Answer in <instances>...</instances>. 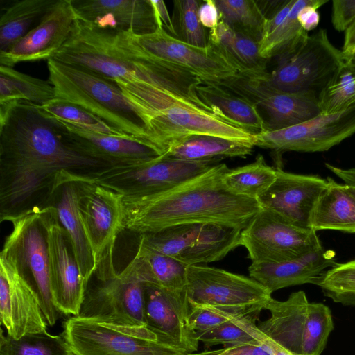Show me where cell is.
<instances>
[{"mask_svg":"<svg viewBox=\"0 0 355 355\" xmlns=\"http://www.w3.org/2000/svg\"><path fill=\"white\" fill-rule=\"evenodd\" d=\"M110 166L78 152L61 123L19 101L0 123V219L33 207L57 173H89Z\"/></svg>","mask_w":355,"mask_h":355,"instance_id":"1","label":"cell"},{"mask_svg":"<svg viewBox=\"0 0 355 355\" xmlns=\"http://www.w3.org/2000/svg\"><path fill=\"white\" fill-rule=\"evenodd\" d=\"M200 82L186 71L164 64L150 82L115 81L141 121L152 147L161 156L193 135L254 146V135L225 121L200 98L197 92Z\"/></svg>","mask_w":355,"mask_h":355,"instance_id":"2","label":"cell"},{"mask_svg":"<svg viewBox=\"0 0 355 355\" xmlns=\"http://www.w3.org/2000/svg\"><path fill=\"white\" fill-rule=\"evenodd\" d=\"M230 168L217 164L166 191L122 196L124 229L138 234L184 223H217L243 230L261 208L255 199L236 195L223 182Z\"/></svg>","mask_w":355,"mask_h":355,"instance_id":"3","label":"cell"},{"mask_svg":"<svg viewBox=\"0 0 355 355\" xmlns=\"http://www.w3.org/2000/svg\"><path fill=\"white\" fill-rule=\"evenodd\" d=\"M53 59L114 82H150L162 65L137 53L123 32L101 29L77 17Z\"/></svg>","mask_w":355,"mask_h":355,"instance_id":"4","label":"cell"},{"mask_svg":"<svg viewBox=\"0 0 355 355\" xmlns=\"http://www.w3.org/2000/svg\"><path fill=\"white\" fill-rule=\"evenodd\" d=\"M47 67L54 88L52 101L78 105L125 137L152 147L141 121L115 82L53 58L47 60Z\"/></svg>","mask_w":355,"mask_h":355,"instance_id":"5","label":"cell"},{"mask_svg":"<svg viewBox=\"0 0 355 355\" xmlns=\"http://www.w3.org/2000/svg\"><path fill=\"white\" fill-rule=\"evenodd\" d=\"M265 309L270 316L257 327L266 336L295 355L321 354L334 329L329 306L309 302L306 293L298 291L284 301L272 297Z\"/></svg>","mask_w":355,"mask_h":355,"instance_id":"6","label":"cell"},{"mask_svg":"<svg viewBox=\"0 0 355 355\" xmlns=\"http://www.w3.org/2000/svg\"><path fill=\"white\" fill-rule=\"evenodd\" d=\"M275 58V68L266 75L270 85L287 92L313 94L318 98L345 64L343 51L332 44L322 28Z\"/></svg>","mask_w":355,"mask_h":355,"instance_id":"7","label":"cell"},{"mask_svg":"<svg viewBox=\"0 0 355 355\" xmlns=\"http://www.w3.org/2000/svg\"><path fill=\"white\" fill-rule=\"evenodd\" d=\"M61 335L75 355H187L163 343L147 324L124 326L71 316Z\"/></svg>","mask_w":355,"mask_h":355,"instance_id":"8","label":"cell"},{"mask_svg":"<svg viewBox=\"0 0 355 355\" xmlns=\"http://www.w3.org/2000/svg\"><path fill=\"white\" fill-rule=\"evenodd\" d=\"M3 221L10 222L12 230L6 237L0 254L10 259L34 286L47 324L53 326L62 313L55 307L51 294L46 231L41 207L35 205L6 217Z\"/></svg>","mask_w":355,"mask_h":355,"instance_id":"9","label":"cell"},{"mask_svg":"<svg viewBox=\"0 0 355 355\" xmlns=\"http://www.w3.org/2000/svg\"><path fill=\"white\" fill-rule=\"evenodd\" d=\"M190 306H209L239 316L258 317L271 293L251 277L204 265L187 267Z\"/></svg>","mask_w":355,"mask_h":355,"instance_id":"10","label":"cell"},{"mask_svg":"<svg viewBox=\"0 0 355 355\" xmlns=\"http://www.w3.org/2000/svg\"><path fill=\"white\" fill-rule=\"evenodd\" d=\"M219 160L186 161L159 156L86 173L93 182L123 196H147L172 189L205 173Z\"/></svg>","mask_w":355,"mask_h":355,"instance_id":"11","label":"cell"},{"mask_svg":"<svg viewBox=\"0 0 355 355\" xmlns=\"http://www.w3.org/2000/svg\"><path fill=\"white\" fill-rule=\"evenodd\" d=\"M125 34L130 46L144 57L186 71L202 83L223 86L239 76L210 43L206 47L196 46L171 35L161 27L146 35Z\"/></svg>","mask_w":355,"mask_h":355,"instance_id":"12","label":"cell"},{"mask_svg":"<svg viewBox=\"0 0 355 355\" xmlns=\"http://www.w3.org/2000/svg\"><path fill=\"white\" fill-rule=\"evenodd\" d=\"M85 175L80 214L94 258V275L105 281L119 273L114 266L113 252L117 236L124 230L122 195L93 182Z\"/></svg>","mask_w":355,"mask_h":355,"instance_id":"13","label":"cell"},{"mask_svg":"<svg viewBox=\"0 0 355 355\" xmlns=\"http://www.w3.org/2000/svg\"><path fill=\"white\" fill-rule=\"evenodd\" d=\"M240 245L246 248L252 263L289 261L322 248L315 231L295 225L265 208L241 230Z\"/></svg>","mask_w":355,"mask_h":355,"instance_id":"14","label":"cell"},{"mask_svg":"<svg viewBox=\"0 0 355 355\" xmlns=\"http://www.w3.org/2000/svg\"><path fill=\"white\" fill-rule=\"evenodd\" d=\"M145 284L128 266L112 279L89 283L78 317L124 326L146 325Z\"/></svg>","mask_w":355,"mask_h":355,"instance_id":"15","label":"cell"},{"mask_svg":"<svg viewBox=\"0 0 355 355\" xmlns=\"http://www.w3.org/2000/svg\"><path fill=\"white\" fill-rule=\"evenodd\" d=\"M46 231L49 274L53 303L64 315L78 316L87 286L69 234L52 208L39 205Z\"/></svg>","mask_w":355,"mask_h":355,"instance_id":"16","label":"cell"},{"mask_svg":"<svg viewBox=\"0 0 355 355\" xmlns=\"http://www.w3.org/2000/svg\"><path fill=\"white\" fill-rule=\"evenodd\" d=\"M354 133L355 105L284 129L265 130L254 135V146L278 153L324 152Z\"/></svg>","mask_w":355,"mask_h":355,"instance_id":"17","label":"cell"},{"mask_svg":"<svg viewBox=\"0 0 355 355\" xmlns=\"http://www.w3.org/2000/svg\"><path fill=\"white\" fill-rule=\"evenodd\" d=\"M267 73L257 76H239L223 85L252 101L259 111H263L266 130L289 128L321 114L317 96L278 89L267 82Z\"/></svg>","mask_w":355,"mask_h":355,"instance_id":"18","label":"cell"},{"mask_svg":"<svg viewBox=\"0 0 355 355\" xmlns=\"http://www.w3.org/2000/svg\"><path fill=\"white\" fill-rule=\"evenodd\" d=\"M0 322L7 336L19 339L46 331L38 293L9 258L0 254Z\"/></svg>","mask_w":355,"mask_h":355,"instance_id":"19","label":"cell"},{"mask_svg":"<svg viewBox=\"0 0 355 355\" xmlns=\"http://www.w3.org/2000/svg\"><path fill=\"white\" fill-rule=\"evenodd\" d=\"M86 178L85 173L62 170L50 183L41 206L49 207L69 236L87 286L96 270L92 250L86 236L79 209V202Z\"/></svg>","mask_w":355,"mask_h":355,"instance_id":"20","label":"cell"},{"mask_svg":"<svg viewBox=\"0 0 355 355\" xmlns=\"http://www.w3.org/2000/svg\"><path fill=\"white\" fill-rule=\"evenodd\" d=\"M76 19L71 0H58L40 22L7 51L0 52V65L53 58L68 40Z\"/></svg>","mask_w":355,"mask_h":355,"instance_id":"21","label":"cell"},{"mask_svg":"<svg viewBox=\"0 0 355 355\" xmlns=\"http://www.w3.org/2000/svg\"><path fill=\"white\" fill-rule=\"evenodd\" d=\"M327 179L318 175L297 174L277 168V177L258 198L261 208L270 209L291 223L311 229L315 206Z\"/></svg>","mask_w":355,"mask_h":355,"instance_id":"22","label":"cell"},{"mask_svg":"<svg viewBox=\"0 0 355 355\" xmlns=\"http://www.w3.org/2000/svg\"><path fill=\"white\" fill-rule=\"evenodd\" d=\"M76 17L99 28L146 35L157 22L150 0H71Z\"/></svg>","mask_w":355,"mask_h":355,"instance_id":"23","label":"cell"},{"mask_svg":"<svg viewBox=\"0 0 355 355\" xmlns=\"http://www.w3.org/2000/svg\"><path fill=\"white\" fill-rule=\"evenodd\" d=\"M60 123L66 139L78 152L110 166L161 156L152 147L134 138L94 132Z\"/></svg>","mask_w":355,"mask_h":355,"instance_id":"24","label":"cell"},{"mask_svg":"<svg viewBox=\"0 0 355 355\" xmlns=\"http://www.w3.org/2000/svg\"><path fill=\"white\" fill-rule=\"evenodd\" d=\"M127 266L144 284L164 290L177 312L187 321L190 311L187 291L188 266L178 259L137 245L136 253Z\"/></svg>","mask_w":355,"mask_h":355,"instance_id":"25","label":"cell"},{"mask_svg":"<svg viewBox=\"0 0 355 355\" xmlns=\"http://www.w3.org/2000/svg\"><path fill=\"white\" fill-rule=\"evenodd\" d=\"M336 263L335 252L322 247L295 259L252 263L248 272L250 277L272 293L288 286L316 284L323 272Z\"/></svg>","mask_w":355,"mask_h":355,"instance_id":"26","label":"cell"},{"mask_svg":"<svg viewBox=\"0 0 355 355\" xmlns=\"http://www.w3.org/2000/svg\"><path fill=\"white\" fill-rule=\"evenodd\" d=\"M144 312L146 324L163 343L187 354L197 352V333L177 312L162 289L145 284Z\"/></svg>","mask_w":355,"mask_h":355,"instance_id":"27","label":"cell"},{"mask_svg":"<svg viewBox=\"0 0 355 355\" xmlns=\"http://www.w3.org/2000/svg\"><path fill=\"white\" fill-rule=\"evenodd\" d=\"M197 92L230 124L254 135L266 130L261 112L245 97L223 86L202 82L198 84Z\"/></svg>","mask_w":355,"mask_h":355,"instance_id":"28","label":"cell"},{"mask_svg":"<svg viewBox=\"0 0 355 355\" xmlns=\"http://www.w3.org/2000/svg\"><path fill=\"white\" fill-rule=\"evenodd\" d=\"M209 43L219 50L239 76H257L266 73L268 60L259 53V42L236 33L224 21L209 31Z\"/></svg>","mask_w":355,"mask_h":355,"instance_id":"29","label":"cell"},{"mask_svg":"<svg viewBox=\"0 0 355 355\" xmlns=\"http://www.w3.org/2000/svg\"><path fill=\"white\" fill-rule=\"evenodd\" d=\"M311 218V229L355 234V198L341 184L328 177Z\"/></svg>","mask_w":355,"mask_h":355,"instance_id":"30","label":"cell"},{"mask_svg":"<svg viewBox=\"0 0 355 355\" xmlns=\"http://www.w3.org/2000/svg\"><path fill=\"white\" fill-rule=\"evenodd\" d=\"M241 229L204 223L194 243L178 259L187 266L218 261L240 245Z\"/></svg>","mask_w":355,"mask_h":355,"instance_id":"31","label":"cell"},{"mask_svg":"<svg viewBox=\"0 0 355 355\" xmlns=\"http://www.w3.org/2000/svg\"><path fill=\"white\" fill-rule=\"evenodd\" d=\"M254 144L225 138L193 135L178 142L164 155L186 161L220 160L226 157H245Z\"/></svg>","mask_w":355,"mask_h":355,"instance_id":"32","label":"cell"},{"mask_svg":"<svg viewBox=\"0 0 355 355\" xmlns=\"http://www.w3.org/2000/svg\"><path fill=\"white\" fill-rule=\"evenodd\" d=\"M58 0H22L8 7L0 19V52L23 37Z\"/></svg>","mask_w":355,"mask_h":355,"instance_id":"33","label":"cell"},{"mask_svg":"<svg viewBox=\"0 0 355 355\" xmlns=\"http://www.w3.org/2000/svg\"><path fill=\"white\" fill-rule=\"evenodd\" d=\"M54 98V88L48 80L34 78L0 65V103L26 101L44 105Z\"/></svg>","mask_w":355,"mask_h":355,"instance_id":"34","label":"cell"},{"mask_svg":"<svg viewBox=\"0 0 355 355\" xmlns=\"http://www.w3.org/2000/svg\"><path fill=\"white\" fill-rule=\"evenodd\" d=\"M276 177L277 168L268 166L259 155L251 164L229 169L223 176V182L233 193L257 200Z\"/></svg>","mask_w":355,"mask_h":355,"instance_id":"35","label":"cell"},{"mask_svg":"<svg viewBox=\"0 0 355 355\" xmlns=\"http://www.w3.org/2000/svg\"><path fill=\"white\" fill-rule=\"evenodd\" d=\"M220 20L236 33L257 42L263 38L266 18L257 0H214Z\"/></svg>","mask_w":355,"mask_h":355,"instance_id":"36","label":"cell"},{"mask_svg":"<svg viewBox=\"0 0 355 355\" xmlns=\"http://www.w3.org/2000/svg\"><path fill=\"white\" fill-rule=\"evenodd\" d=\"M202 224L171 225L139 234L138 245L153 252L178 259L196 240Z\"/></svg>","mask_w":355,"mask_h":355,"instance_id":"37","label":"cell"},{"mask_svg":"<svg viewBox=\"0 0 355 355\" xmlns=\"http://www.w3.org/2000/svg\"><path fill=\"white\" fill-rule=\"evenodd\" d=\"M0 355H75L62 335L47 331L14 339L1 328Z\"/></svg>","mask_w":355,"mask_h":355,"instance_id":"38","label":"cell"},{"mask_svg":"<svg viewBox=\"0 0 355 355\" xmlns=\"http://www.w3.org/2000/svg\"><path fill=\"white\" fill-rule=\"evenodd\" d=\"M311 0H295L285 20L272 33L259 42L260 55L269 60L291 51L309 35L297 20L300 10Z\"/></svg>","mask_w":355,"mask_h":355,"instance_id":"39","label":"cell"},{"mask_svg":"<svg viewBox=\"0 0 355 355\" xmlns=\"http://www.w3.org/2000/svg\"><path fill=\"white\" fill-rule=\"evenodd\" d=\"M257 318L243 316L226 322L211 329L197 333L199 342L204 344L205 347L223 345L226 347L255 345H260L255 338V330Z\"/></svg>","mask_w":355,"mask_h":355,"instance_id":"40","label":"cell"},{"mask_svg":"<svg viewBox=\"0 0 355 355\" xmlns=\"http://www.w3.org/2000/svg\"><path fill=\"white\" fill-rule=\"evenodd\" d=\"M37 108L45 116L76 128L97 133L127 137L101 119L75 104L51 101L44 105H37Z\"/></svg>","mask_w":355,"mask_h":355,"instance_id":"41","label":"cell"},{"mask_svg":"<svg viewBox=\"0 0 355 355\" xmlns=\"http://www.w3.org/2000/svg\"><path fill=\"white\" fill-rule=\"evenodd\" d=\"M315 285L333 302L355 306V259L337 263L323 272Z\"/></svg>","mask_w":355,"mask_h":355,"instance_id":"42","label":"cell"},{"mask_svg":"<svg viewBox=\"0 0 355 355\" xmlns=\"http://www.w3.org/2000/svg\"><path fill=\"white\" fill-rule=\"evenodd\" d=\"M202 2L198 0L174 1L172 21L177 38L196 46L206 47L209 45V35L198 16Z\"/></svg>","mask_w":355,"mask_h":355,"instance_id":"43","label":"cell"},{"mask_svg":"<svg viewBox=\"0 0 355 355\" xmlns=\"http://www.w3.org/2000/svg\"><path fill=\"white\" fill-rule=\"evenodd\" d=\"M318 103L322 114L355 105V67L345 62L335 80L319 95Z\"/></svg>","mask_w":355,"mask_h":355,"instance_id":"44","label":"cell"},{"mask_svg":"<svg viewBox=\"0 0 355 355\" xmlns=\"http://www.w3.org/2000/svg\"><path fill=\"white\" fill-rule=\"evenodd\" d=\"M239 317L243 316L235 315L209 306H190L187 322L194 331L200 333Z\"/></svg>","mask_w":355,"mask_h":355,"instance_id":"45","label":"cell"},{"mask_svg":"<svg viewBox=\"0 0 355 355\" xmlns=\"http://www.w3.org/2000/svg\"><path fill=\"white\" fill-rule=\"evenodd\" d=\"M355 21V0H334L331 22L338 31H346Z\"/></svg>","mask_w":355,"mask_h":355,"instance_id":"46","label":"cell"},{"mask_svg":"<svg viewBox=\"0 0 355 355\" xmlns=\"http://www.w3.org/2000/svg\"><path fill=\"white\" fill-rule=\"evenodd\" d=\"M187 355H271L261 345H241L228 346L224 348L188 354Z\"/></svg>","mask_w":355,"mask_h":355,"instance_id":"47","label":"cell"},{"mask_svg":"<svg viewBox=\"0 0 355 355\" xmlns=\"http://www.w3.org/2000/svg\"><path fill=\"white\" fill-rule=\"evenodd\" d=\"M327 0H311L310 3L303 7L297 15V20L302 28L306 32L315 28L320 21L318 9L327 3Z\"/></svg>","mask_w":355,"mask_h":355,"instance_id":"48","label":"cell"},{"mask_svg":"<svg viewBox=\"0 0 355 355\" xmlns=\"http://www.w3.org/2000/svg\"><path fill=\"white\" fill-rule=\"evenodd\" d=\"M200 23L205 28L214 29L220 21V15L214 0L202 1L198 10Z\"/></svg>","mask_w":355,"mask_h":355,"instance_id":"49","label":"cell"},{"mask_svg":"<svg viewBox=\"0 0 355 355\" xmlns=\"http://www.w3.org/2000/svg\"><path fill=\"white\" fill-rule=\"evenodd\" d=\"M150 2L155 10L158 27L163 28L168 33L177 38L173 23L165 3L162 0H150Z\"/></svg>","mask_w":355,"mask_h":355,"instance_id":"50","label":"cell"},{"mask_svg":"<svg viewBox=\"0 0 355 355\" xmlns=\"http://www.w3.org/2000/svg\"><path fill=\"white\" fill-rule=\"evenodd\" d=\"M295 2V0H286L284 4L271 17L266 19L263 38L270 35L280 26L289 14Z\"/></svg>","mask_w":355,"mask_h":355,"instance_id":"51","label":"cell"},{"mask_svg":"<svg viewBox=\"0 0 355 355\" xmlns=\"http://www.w3.org/2000/svg\"><path fill=\"white\" fill-rule=\"evenodd\" d=\"M256 332V339L260 345L264 347L271 355H295L284 349L266 336L259 328Z\"/></svg>","mask_w":355,"mask_h":355,"instance_id":"52","label":"cell"},{"mask_svg":"<svg viewBox=\"0 0 355 355\" xmlns=\"http://www.w3.org/2000/svg\"><path fill=\"white\" fill-rule=\"evenodd\" d=\"M326 167L337 177L343 180L345 184L355 186V168H342L326 163Z\"/></svg>","mask_w":355,"mask_h":355,"instance_id":"53","label":"cell"},{"mask_svg":"<svg viewBox=\"0 0 355 355\" xmlns=\"http://www.w3.org/2000/svg\"><path fill=\"white\" fill-rule=\"evenodd\" d=\"M345 33V40L341 51L344 56H346L355 51V21L348 28Z\"/></svg>","mask_w":355,"mask_h":355,"instance_id":"54","label":"cell"},{"mask_svg":"<svg viewBox=\"0 0 355 355\" xmlns=\"http://www.w3.org/2000/svg\"><path fill=\"white\" fill-rule=\"evenodd\" d=\"M344 58L345 62L355 67V51L349 55L344 56Z\"/></svg>","mask_w":355,"mask_h":355,"instance_id":"55","label":"cell"},{"mask_svg":"<svg viewBox=\"0 0 355 355\" xmlns=\"http://www.w3.org/2000/svg\"><path fill=\"white\" fill-rule=\"evenodd\" d=\"M346 190L355 198V186L345 184Z\"/></svg>","mask_w":355,"mask_h":355,"instance_id":"56","label":"cell"}]
</instances>
